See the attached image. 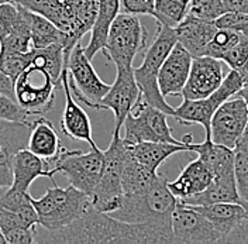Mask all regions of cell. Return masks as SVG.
I'll return each mask as SVG.
<instances>
[{
  "mask_svg": "<svg viewBox=\"0 0 248 244\" xmlns=\"http://www.w3.org/2000/svg\"><path fill=\"white\" fill-rule=\"evenodd\" d=\"M37 243L158 244L173 243L172 231L151 225L119 220L94 209L92 203L74 223L61 230H35Z\"/></svg>",
  "mask_w": 248,
  "mask_h": 244,
  "instance_id": "1",
  "label": "cell"
},
{
  "mask_svg": "<svg viewBox=\"0 0 248 244\" xmlns=\"http://www.w3.org/2000/svg\"><path fill=\"white\" fill-rule=\"evenodd\" d=\"M178 198L168 188V179L158 174L155 182L144 192L123 194L120 206L110 216L136 225H151L172 231V213Z\"/></svg>",
  "mask_w": 248,
  "mask_h": 244,
  "instance_id": "2",
  "label": "cell"
},
{
  "mask_svg": "<svg viewBox=\"0 0 248 244\" xmlns=\"http://www.w3.org/2000/svg\"><path fill=\"white\" fill-rule=\"evenodd\" d=\"M34 13L46 17L68 37L72 48L92 30L100 0H13Z\"/></svg>",
  "mask_w": 248,
  "mask_h": 244,
  "instance_id": "3",
  "label": "cell"
},
{
  "mask_svg": "<svg viewBox=\"0 0 248 244\" xmlns=\"http://www.w3.org/2000/svg\"><path fill=\"white\" fill-rule=\"evenodd\" d=\"M176 43H178V35L175 27L158 23L156 35L153 44L147 48L142 64L134 68V77L139 83L142 99L151 106L165 112L168 116L172 117L175 114V109L165 100V96L159 91L158 72Z\"/></svg>",
  "mask_w": 248,
  "mask_h": 244,
  "instance_id": "4",
  "label": "cell"
},
{
  "mask_svg": "<svg viewBox=\"0 0 248 244\" xmlns=\"http://www.w3.org/2000/svg\"><path fill=\"white\" fill-rule=\"evenodd\" d=\"M31 202L41 229L49 231L68 228L92 203L91 196L75 186L61 188L57 183L54 188H48L41 198H31Z\"/></svg>",
  "mask_w": 248,
  "mask_h": 244,
  "instance_id": "5",
  "label": "cell"
},
{
  "mask_svg": "<svg viewBox=\"0 0 248 244\" xmlns=\"http://www.w3.org/2000/svg\"><path fill=\"white\" fill-rule=\"evenodd\" d=\"M58 89H62V79L58 81L35 62H31L15 81L16 102L30 117L48 113L54 107Z\"/></svg>",
  "mask_w": 248,
  "mask_h": 244,
  "instance_id": "6",
  "label": "cell"
},
{
  "mask_svg": "<svg viewBox=\"0 0 248 244\" xmlns=\"http://www.w3.org/2000/svg\"><path fill=\"white\" fill-rule=\"evenodd\" d=\"M125 155L127 143L120 136L119 130H113L110 146L105 151L100 179L91 196L94 209L105 213H111L120 206L122 196L124 194L122 186V175Z\"/></svg>",
  "mask_w": 248,
  "mask_h": 244,
  "instance_id": "7",
  "label": "cell"
},
{
  "mask_svg": "<svg viewBox=\"0 0 248 244\" xmlns=\"http://www.w3.org/2000/svg\"><path fill=\"white\" fill-rule=\"evenodd\" d=\"M147 30L139 16L122 12L110 27L108 41L103 48L105 55L116 68H134V58L147 46Z\"/></svg>",
  "mask_w": 248,
  "mask_h": 244,
  "instance_id": "8",
  "label": "cell"
},
{
  "mask_svg": "<svg viewBox=\"0 0 248 244\" xmlns=\"http://www.w3.org/2000/svg\"><path fill=\"white\" fill-rule=\"evenodd\" d=\"M103 160L105 151L99 147H91L88 153H83L82 150L68 151L63 148L58 158L51 164V169L54 175L58 172L63 174L69 185L92 196L102 175Z\"/></svg>",
  "mask_w": 248,
  "mask_h": 244,
  "instance_id": "9",
  "label": "cell"
},
{
  "mask_svg": "<svg viewBox=\"0 0 248 244\" xmlns=\"http://www.w3.org/2000/svg\"><path fill=\"white\" fill-rule=\"evenodd\" d=\"M124 141L127 144H137L142 141H165L182 144V140L172 136L168 114L147 103L142 98L133 107L124 120Z\"/></svg>",
  "mask_w": 248,
  "mask_h": 244,
  "instance_id": "10",
  "label": "cell"
},
{
  "mask_svg": "<svg viewBox=\"0 0 248 244\" xmlns=\"http://www.w3.org/2000/svg\"><path fill=\"white\" fill-rule=\"evenodd\" d=\"M66 68L68 82L75 99L86 106L100 110L102 99L106 96L110 85L97 75L92 61L85 54V47L80 43L72 48L66 61Z\"/></svg>",
  "mask_w": 248,
  "mask_h": 244,
  "instance_id": "11",
  "label": "cell"
},
{
  "mask_svg": "<svg viewBox=\"0 0 248 244\" xmlns=\"http://www.w3.org/2000/svg\"><path fill=\"white\" fill-rule=\"evenodd\" d=\"M221 233L196 209L178 200L172 213V239L179 244H215Z\"/></svg>",
  "mask_w": 248,
  "mask_h": 244,
  "instance_id": "12",
  "label": "cell"
},
{
  "mask_svg": "<svg viewBox=\"0 0 248 244\" xmlns=\"http://www.w3.org/2000/svg\"><path fill=\"white\" fill-rule=\"evenodd\" d=\"M248 122V107L243 98L234 96L217 107L210 123L213 143L235 148Z\"/></svg>",
  "mask_w": 248,
  "mask_h": 244,
  "instance_id": "13",
  "label": "cell"
},
{
  "mask_svg": "<svg viewBox=\"0 0 248 244\" xmlns=\"http://www.w3.org/2000/svg\"><path fill=\"white\" fill-rule=\"evenodd\" d=\"M117 75L114 82L110 85L106 96L102 99L100 110H111L114 114V129L122 130L124 120L133 107L137 105L141 96L139 83L134 77V68H116Z\"/></svg>",
  "mask_w": 248,
  "mask_h": 244,
  "instance_id": "14",
  "label": "cell"
},
{
  "mask_svg": "<svg viewBox=\"0 0 248 244\" xmlns=\"http://www.w3.org/2000/svg\"><path fill=\"white\" fill-rule=\"evenodd\" d=\"M224 79L223 61L209 55L195 57L182 96L185 99H204L221 85Z\"/></svg>",
  "mask_w": 248,
  "mask_h": 244,
  "instance_id": "15",
  "label": "cell"
},
{
  "mask_svg": "<svg viewBox=\"0 0 248 244\" xmlns=\"http://www.w3.org/2000/svg\"><path fill=\"white\" fill-rule=\"evenodd\" d=\"M31 122H9L0 119V189L13 181L12 163L20 150L27 148Z\"/></svg>",
  "mask_w": 248,
  "mask_h": 244,
  "instance_id": "16",
  "label": "cell"
},
{
  "mask_svg": "<svg viewBox=\"0 0 248 244\" xmlns=\"http://www.w3.org/2000/svg\"><path fill=\"white\" fill-rule=\"evenodd\" d=\"M192 61L193 57L190 52L178 41L158 72V86L165 98L182 95L189 78Z\"/></svg>",
  "mask_w": 248,
  "mask_h": 244,
  "instance_id": "17",
  "label": "cell"
},
{
  "mask_svg": "<svg viewBox=\"0 0 248 244\" xmlns=\"http://www.w3.org/2000/svg\"><path fill=\"white\" fill-rule=\"evenodd\" d=\"M62 91L65 95V107L61 117V130L66 137L88 143L91 147H97L92 136V123L88 113L78 105L68 82V68L62 71Z\"/></svg>",
  "mask_w": 248,
  "mask_h": 244,
  "instance_id": "18",
  "label": "cell"
},
{
  "mask_svg": "<svg viewBox=\"0 0 248 244\" xmlns=\"http://www.w3.org/2000/svg\"><path fill=\"white\" fill-rule=\"evenodd\" d=\"M13 181L10 189L16 192H29L31 183L40 177H46L54 181V174L49 163L31 153L29 148H23L16 154L12 163Z\"/></svg>",
  "mask_w": 248,
  "mask_h": 244,
  "instance_id": "19",
  "label": "cell"
},
{
  "mask_svg": "<svg viewBox=\"0 0 248 244\" xmlns=\"http://www.w3.org/2000/svg\"><path fill=\"white\" fill-rule=\"evenodd\" d=\"M216 23L210 20H203L192 15H186L181 23L176 24L175 31L178 35V41L190 52V55L201 57L204 54V49L209 41L213 38L217 31Z\"/></svg>",
  "mask_w": 248,
  "mask_h": 244,
  "instance_id": "20",
  "label": "cell"
},
{
  "mask_svg": "<svg viewBox=\"0 0 248 244\" xmlns=\"http://www.w3.org/2000/svg\"><path fill=\"white\" fill-rule=\"evenodd\" d=\"M27 148L31 153L49 163V165L58 158L63 147L58 131L54 124L44 117L31 122V131L27 141Z\"/></svg>",
  "mask_w": 248,
  "mask_h": 244,
  "instance_id": "21",
  "label": "cell"
},
{
  "mask_svg": "<svg viewBox=\"0 0 248 244\" xmlns=\"http://www.w3.org/2000/svg\"><path fill=\"white\" fill-rule=\"evenodd\" d=\"M213 179V174L199 157L186 165L175 181H168L170 191L178 199L187 198L204 191Z\"/></svg>",
  "mask_w": 248,
  "mask_h": 244,
  "instance_id": "22",
  "label": "cell"
},
{
  "mask_svg": "<svg viewBox=\"0 0 248 244\" xmlns=\"http://www.w3.org/2000/svg\"><path fill=\"white\" fill-rule=\"evenodd\" d=\"M128 154L141 164L158 172L159 167L173 154L189 153V147L185 143L173 144L165 141H142L137 144H127Z\"/></svg>",
  "mask_w": 248,
  "mask_h": 244,
  "instance_id": "23",
  "label": "cell"
},
{
  "mask_svg": "<svg viewBox=\"0 0 248 244\" xmlns=\"http://www.w3.org/2000/svg\"><path fill=\"white\" fill-rule=\"evenodd\" d=\"M220 103L213 95L204 99H185L175 109L173 117L181 124H201L206 131L204 138H210V123Z\"/></svg>",
  "mask_w": 248,
  "mask_h": 244,
  "instance_id": "24",
  "label": "cell"
},
{
  "mask_svg": "<svg viewBox=\"0 0 248 244\" xmlns=\"http://www.w3.org/2000/svg\"><path fill=\"white\" fill-rule=\"evenodd\" d=\"M185 205H209L218 202H240V195L237 191L235 174L227 172L213 177L210 185L196 195L178 199Z\"/></svg>",
  "mask_w": 248,
  "mask_h": 244,
  "instance_id": "25",
  "label": "cell"
},
{
  "mask_svg": "<svg viewBox=\"0 0 248 244\" xmlns=\"http://www.w3.org/2000/svg\"><path fill=\"white\" fill-rule=\"evenodd\" d=\"M119 13H120V0H100L97 16L94 18L91 30L92 33L91 41L85 47V54L91 61L99 51H103L108 41L110 27Z\"/></svg>",
  "mask_w": 248,
  "mask_h": 244,
  "instance_id": "26",
  "label": "cell"
},
{
  "mask_svg": "<svg viewBox=\"0 0 248 244\" xmlns=\"http://www.w3.org/2000/svg\"><path fill=\"white\" fill-rule=\"evenodd\" d=\"M21 9L30 24L32 48H44L52 44H62L65 47V55L71 54V49L68 47V37L61 29H58L52 21H49L44 16L34 13L23 6Z\"/></svg>",
  "mask_w": 248,
  "mask_h": 244,
  "instance_id": "27",
  "label": "cell"
},
{
  "mask_svg": "<svg viewBox=\"0 0 248 244\" xmlns=\"http://www.w3.org/2000/svg\"><path fill=\"white\" fill-rule=\"evenodd\" d=\"M190 206L201 212L221 233V236H226L246 216V209L240 202H218Z\"/></svg>",
  "mask_w": 248,
  "mask_h": 244,
  "instance_id": "28",
  "label": "cell"
},
{
  "mask_svg": "<svg viewBox=\"0 0 248 244\" xmlns=\"http://www.w3.org/2000/svg\"><path fill=\"white\" fill-rule=\"evenodd\" d=\"M159 172H155L151 168L141 164L136 158H133L128 150L124 161L123 175H122V186L124 194H140L147 191L155 179L158 178Z\"/></svg>",
  "mask_w": 248,
  "mask_h": 244,
  "instance_id": "29",
  "label": "cell"
},
{
  "mask_svg": "<svg viewBox=\"0 0 248 244\" xmlns=\"http://www.w3.org/2000/svg\"><path fill=\"white\" fill-rule=\"evenodd\" d=\"M189 1L190 0H156L153 17L156 18V23L159 24L176 27V24L187 15Z\"/></svg>",
  "mask_w": 248,
  "mask_h": 244,
  "instance_id": "30",
  "label": "cell"
},
{
  "mask_svg": "<svg viewBox=\"0 0 248 244\" xmlns=\"http://www.w3.org/2000/svg\"><path fill=\"white\" fill-rule=\"evenodd\" d=\"M241 37H243V34L238 31L229 30V29H217L213 38L209 41V44L206 47L203 55H209V57L221 60L223 55L241 40Z\"/></svg>",
  "mask_w": 248,
  "mask_h": 244,
  "instance_id": "31",
  "label": "cell"
},
{
  "mask_svg": "<svg viewBox=\"0 0 248 244\" xmlns=\"http://www.w3.org/2000/svg\"><path fill=\"white\" fill-rule=\"evenodd\" d=\"M226 13L223 0H190L187 15L199 17L203 20L215 21L221 15Z\"/></svg>",
  "mask_w": 248,
  "mask_h": 244,
  "instance_id": "32",
  "label": "cell"
},
{
  "mask_svg": "<svg viewBox=\"0 0 248 244\" xmlns=\"http://www.w3.org/2000/svg\"><path fill=\"white\" fill-rule=\"evenodd\" d=\"M31 49L29 52H0V68L16 81L31 64Z\"/></svg>",
  "mask_w": 248,
  "mask_h": 244,
  "instance_id": "33",
  "label": "cell"
},
{
  "mask_svg": "<svg viewBox=\"0 0 248 244\" xmlns=\"http://www.w3.org/2000/svg\"><path fill=\"white\" fill-rule=\"evenodd\" d=\"M20 9L15 1L0 3V43H3L7 35L13 31L20 20Z\"/></svg>",
  "mask_w": 248,
  "mask_h": 244,
  "instance_id": "34",
  "label": "cell"
},
{
  "mask_svg": "<svg viewBox=\"0 0 248 244\" xmlns=\"http://www.w3.org/2000/svg\"><path fill=\"white\" fill-rule=\"evenodd\" d=\"M234 174L240 200H248V154L235 153Z\"/></svg>",
  "mask_w": 248,
  "mask_h": 244,
  "instance_id": "35",
  "label": "cell"
},
{
  "mask_svg": "<svg viewBox=\"0 0 248 244\" xmlns=\"http://www.w3.org/2000/svg\"><path fill=\"white\" fill-rule=\"evenodd\" d=\"M29 114L21 109L15 99L0 93V119L9 122H30Z\"/></svg>",
  "mask_w": 248,
  "mask_h": 244,
  "instance_id": "36",
  "label": "cell"
},
{
  "mask_svg": "<svg viewBox=\"0 0 248 244\" xmlns=\"http://www.w3.org/2000/svg\"><path fill=\"white\" fill-rule=\"evenodd\" d=\"M221 61L226 62L232 69L240 71L248 61V37L243 35L241 40L223 55Z\"/></svg>",
  "mask_w": 248,
  "mask_h": 244,
  "instance_id": "37",
  "label": "cell"
},
{
  "mask_svg": "<svg viewBox=\"0 0 248 244\" xmlns=\"http://www.w3.org/2000/svg\"><path fill=\"white\" fill-rule=\"evenodd\" d=\"M156 0H120L123 13L136 16H154Z\"/></svg>",
  "mask_w": 248,
  "mask_h": 244,
  "instance_id": "38",
  "label": "cell"
},
{
  "mask_svg": "<svg viewBox=\"0 0 248 244\" xmlns=\"http://www.w3.org/2000/svg\"><path fill=\"white\" fill-rule=\"evenodd\" d=\"M218 243L248 244V216L246 214L226 236L220 239Z\"/></svg>",
  "mask_w": 248,
  "mask_h": 244,
  "instance_id": "39",
  "label": "cell"
},
{
  "mask_svg": "<svg viewBox=\"0 0 248 244\" xmlns=\"http://www.w3.org/2000/svg\"><path fill=\"white\" fill-rule=\"evenodd\" d=\"M0 93H4L7 95L9 98L15 99V81L9 77L1 68H0Z\"/></svg>",
  "mask_w": 248,
  "mask_h": 244,
  "instance_id": "40",
  "label": "cell"
},
{
  "mask_svg": "<svg viewBox=\"0 0 248 244\" xmlns=\"http://www.w3.org/2000/svg\"><path fill=\"white\" fill-rule=\"evenodd\" d=\"M226 12L248 13V0H223Z\"/></svg>",
  "mask_w": 248,
  "mask_h": 244,
  "instance_id": "41",
  "label": "cell"
},
{
  "mask_svg": "<svg viewBox=\"0 0 248 244\" xmlns=\"http://www.w3.org/2000/svg\"><path fill=\"white\" fill-rule=\"evenodd\" d=\"M234 151L235 153L248 154V122L246 129H244V131H243V134H241V137L237 141V146H235Z\"/></svg>",
  "mask_w": 248,
  "mask_h": 244,
  "instance_id": "42",
  "label": "cell"
},
{
  "mask_svg": "<svg viewBox=\"0 0 248 244\" xmlns=\"http://www.w3.org/2000/svg\"><path fill=\"white\" fill-rule=\"evenodd\" d=\"M241 74V78H243V82H244V86H248V61L246 62V65L238 71Z\"/></svg>",
  "mask_w": 248,
  "mask_h": 244,
  "instance_id": "43",
  "label": "cell"
},
{
  "mask_svg": "<svg viewBox=\"0 0 248 244\" xmlns=\"http://www.w3.org/2000/svg\"><path fill=\"white\" fill-rule=\"evenodd\" d=\"M237 96L243 98V99H244V102L247 103V107H248V86H244L241 91L238 92V95H237Z\"/></svg>",
  "mask_w": 248,
  "mask_h": 244,
  "instance_id": "44",
  "label": "cell"
},
{
  "mask_svg": "<svg viewBox=\"0 0 248 244\" xmlns=\"http://www.w3.org/2000/svg\"><path fill=\"white\" fill-rule=\"evenodd\" d=\"M240 203L244 206V209H246V214L248 216V200H240Z\"/></svg>",
  "mask_w": 248,
  "mask_h": 244,
  "instance_id": "45",
  "label": "cell"
},
{
  "mask_svg": "<svg viewBox=\"0 0 248 244\" xmlns=\"http://www.w3.org/2000/svg\"><path fill=\"white\" fill-rule=\"evenodd\" d=\"M1 243H6V239H4V236H3V233H1V230H0V244Z\"/></svg>",
  "mask_w": 248,
  "mask_h": 244,
  "instance_id": "46",
  "label": "cell"
},
{
  "mask_svg": "<svg viewBox=\"0 0 248 244\" xmlns=\"http://www.w3.org/2000/svg\"><path fill=\"white\" fill-rule=\"evenodd\" d=\"M4 1H13V0H0V3H4Z\"/></svg>",
  "mask_w": 248,
  "mask_h": 244,
  "instance_id": "47",
  "label": "cell"
}]
</instances>
